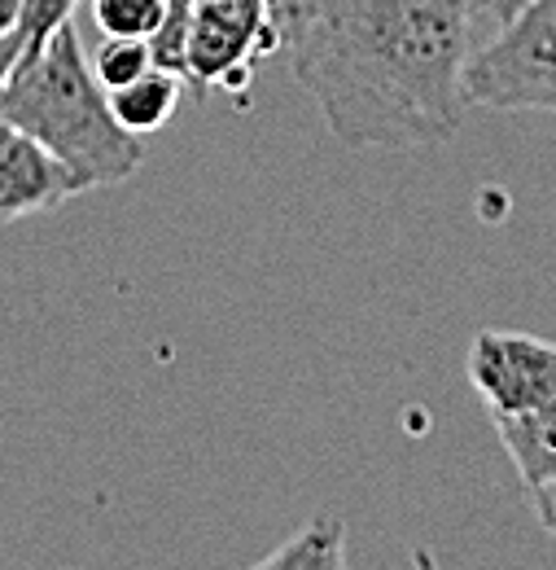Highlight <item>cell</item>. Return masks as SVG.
I'll return each mask as SVG.
<instances>
[{
    "label": "cell",
    "mask_w": 556,
    "mask_h": 570,
    "mask_svg": "<svg viewBox=\"0 0 556 570\" xmlns=\"http://www.w3.org/2000/svg\"><path fill=\"white\" fill-rule=\"evenodd\" d=\"M106 97H110V115L119 119V128L132 132V137H145V132H158L176 115V106H180V75L149 67L140 79L106 92Z\"/></svg>",
    "instance_id": "cell-8"
},
{
    "label": "cell",
    "mask_w": 556,
    "mask_h": 570,
    "mask_svg": "<svg viewBox=\"0 0 556 570\" xmlns=\"http://www.w3.org/2000/svg\"><path fill=\"white\" fill-rule=\"evenodd\" d=\"M92 13L106 36L149 40L167 13V0H92Z\"/></svg>",
    "instance_id": "cell-12"
},
{
    "label": "cell",
    "mask_w": 556,
    "mask_h": 570,
    "mask_svg": "<svg viewBox=\"0 0 556 570\" xmlns=\"http://www.w3.org/2000/svg\"><path fill=\"white\" fill-rule=\"evenodd\" d=\"M469 382L490 422L526 417L556 400V343L522 330H483L469 343Z\"/></svg>",
    "instance_id": "cell-5"
},
{
    "label": "cell",
    "mask_w": 556,
    "mask_h": 570,
    "mask_svg": "<svg viewBox=\"0 0 556 570\" xmlns=\"http://www.w3.org/2000/svg\"><path fill=\"white\" fill-rule=\"evenodd\" d=\"M526 497H530V509H535L539 527L556 540V479L553 483H544V488H530Z\"/></svg>",
    "instance_id": "cell-13"
},
{
    "label": "cell",
    "mask_w": 556,
    "mask_h": 570,
    "mask_svg": "<svg viewBox=\"0 0 556 570\" xmlns=\"http://www.w3.org/2000/svg\"><path fill=\"white\" fill-rule=\"evenodd\" d=\"M83 0H22L18 4V40H22V62H31V58H40V49L67 27L70 18H75V9H79ZM18 62V67H22Z\"/></svg>",
    "instance_id": "cell-10"
},
{
    "label": "cell",
    "mask_w": 556,
    "mask_h": 570,
    "mask_svg": "<svg viewBox=\"0 0 556 570\" xmlns=\"http://www.w3.org/2000/svg\"><path fill=\"white\" fill-rule=\"evenodd\" d=\"M18 4L22 0H0V40H18Z\"/></svg>",
    "instance_id": "cell-15"
},
{
    "label": "cell",
    "mask_w": 556,
    "mask_h": 570,
    "mask_svg": "<svg viewBox=\"0 0 556 570\" xmlns=\"http://www.w3.org/2000/svg\"><path fill=\"white\" fill-rule=\"evenodd\" d=\"M250 570H347V522L320 513Z\"/></svg>",
    "instance_id": "cell-9"
},
{
    "label": "cell",
    "mask_w": 556,
    "mask_h": 570,
    "mask_svg": "<svg viewBox=\"0 0 556 570\" xmlns=\"http://www.w3.org/2000/svg\"><path fill=\"white\" fill-rule=\"evenodd\" d=\"M18 62H22V40H0V88L18 71Z\"/></svg>",
    "instance_id": "cell-14"
},
{
    "label": "cell",
    "mask_w": 556,
    "mask_h": 570,
    "mask_svg": "<svg viewBox=\"0 0 556 570\" xmlns=\"http://www.w3.org/2000/svg\"><path fill=\"white\" fill-rule=\"evenodd\" d=\"M495 434H499L508 461L517 465L526 492L553 483L556 479V400H548L544 409H535V413H526V417L495 422Z\"/></svg>",
    "instance_id": "cell-7"
},
{
    "label": "cell",
    "mask_w": 556,
    "mask_h": 570,
    "mask_svg": "<svg viewBox=\"0 0 556 570\" xmlns=\"http://www.w3.org/2000/svg\"><path fill=\"white\" fill-rule=\"evenodd\" d=\"M413 567H417V570H438V562H434V553H429L425 544H417V549H413Z\"/></svg>",
    "instance_id": "cell-17"
},
{
    "label": "cell",
    "mask_w": 556,
    "mask_h": 570,
    "mask_svg": "<svg viewBox=\"0 0 556 570\" xmlns=\"http://www.w3.org/2000/svg\"><path fill=\"white\" fill-rule=\"evenodd\" d=\"M153 67V53H149V40H128V36H106V45L97 49L92 58V75L106 92L132 83L140 75Z\"/></svg>",
    "instance_id": "cell-11"
},
{
    "label": "cell",
    "mask_w": 556,
    "mask_h": 570,
    "mask_svg": "<svg viewBox=\"0 0 556 570\" xmlns=\"http://www.w3.org/2000/svg\"><path fill=\"white\" fill-rule=\"evenodd\" d=\"M79 194L83 189L75 185V176L44 145H36L27 132L0 119V224L22 219V215L58 212Z\"/></svg>",
    "instance_id": "cell-6"
},
{
    "label": "cell",
    "mask_w": 556,
    "mask_h": 570,
    "mask_svg": "<svg viewBox=\"0 0 556 570\" xmlns=\"http://www.w3.org/2000/svg\"><path fill=\"white\" fill-rule=\"evenodd\" d=\"M149 53L153 67L180 75L193 92L224 88L241 97L255 67L280 53V40L264 0H167Z\"/></svg>",
    "instance_id": "cell-3"
},
{
    "label": "cell",
    "mask_w": 556,
    "mask_h": 570,
    "mask_svg": "<svg viewBox=\"0 0 556 570\" xmlns=\"http://www.w3.org/2000/svg\"><path fill=\"white\" fill-rule=\"evenodd\" d=\"M478 13L483 0H316L289 62L347 149L438 145L474 110Z\"/></svg>",
    "instance_id": "cell-1"
},
{
    "label": "cell",
    "mask_w": 556,
    "mask_h": 570,
    "mask_svg": "<svg viewBox=\"0 0 556 570\" xmlns=\"http://www.w3.org/2000/svg\"><path fill=\"white\" fill-rule=\"evenodd\" d=\"M465 97L483 110H548L556 115V0H522L474 49Z\"/></svg>",
    "instance_id": "cell-4"
},
{
    "label": "cell",
    "mask_w": 556,
    "mask_h": 570,
    "mask_svg": "<svg viewBox=\"0 0 556 570\" xmlns=\"http://www.w3.org/2000/svg\"><path fill=\"white\" fill-rule=\"evenodd\" d=\"M0 119L44 145L83 194L128 180L145 163V145L110 115V97L70 22L40 49V58L9 75L0 88Z\"/></svg>",
    "instance_id": "cell-2"
},
{
    "label": "cell",
    "mask_w": 556,
    "mask_h": 570,
    "mask_svg": "<svg viewBox=\"0 0 556 570\" xmlns=\"http://www.w3.org/2000/svg\"><path fill=\"white\" fill-rule=\"evenodd\" d=\"M517 4H522V0H483V9H487L490 18H495V27H499V22H504V18H508Z\"/></svg>",
    "instance_id": "cell-16"
}]
</instances>
